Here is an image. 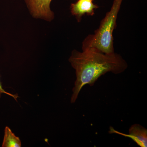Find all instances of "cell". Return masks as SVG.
Instances as JSON below:
<instances>
[{
    "label": "cell",
    "mask_w": 147,
    "mask_h": 147,
    "mask_svg": "<svg viewBox=\"0 0 147 147\" xmlns=\"http://www.w3.org/2000/svg\"><path fill=\"white\" fill-rule=\"evenodd\" d=\"M123 1L114 0L111 9L101 21L99 28L94 34L90 35L84 40L83 49L92 48L105 54L114 53L113 32Z\"/></svg>",
    "instance_id": "cell-2"
},
{
    "label": "cell",
    "mask_w": 147,
    "mask_h": 147,
    "mask_svg": "<svg viewBox=\"0 0 147 147\" xmlns=\"http://www.w3.org/2000/svg\"><path fill=\"white\" fill-rule=\"evenodd\" d=\"M52 0H25L27 6L33 17L51 21L54 13L50 9Z\"/></svg>",
    "instance_id": "cell-3"
},
{
    "label": "cell",
    "mask_w": 147,
    "mask_h": 147,
    "mask_svg": "<svg viewBox=\"0 0 147 147\" xmlns=\"http://www.w3.org/2000/svg\"><path fill=\"white\" fill-rule=\"evenodd\" d=\"M109 133L117 134L132 139L141 147H147V129L139 124H134L129 129L128 134H124L117 131L110 126Z\"/></svg>",
    "instance_id": "cell-4"
},
{
    "label": "cell",
    "mask_w": 147,
    "mask_h": 147,
    "mask_svg": "<svg viewBox=\"0 0 147 147\" xmlns=\"http://www.w3.org/2000/svg\"><path fill=\"white\" fill-rule=\"evenodd\" d=\"M5 94L8 95L10 96H11V97H13V98H15L16 100V98L18 97V96H17V95H14L11 94L9 93L6 92L4 89L3 88L1 84V82H0V98L2 94Z\"/></svg>",
    "instance_id": "cell-7"
},
{
    "label": "cell",
    "mask_w": 147,
    "mask_h": 147,
    "mask_svg": "<svg viewBox=\"0 0 147 147\" xmlns=\"http://www.w3.org/2000/svg\"><path fill=\"white\" fill-rule=\"evenodd\" d=\"M2 147H21V142L19 137L12 132L9 127L6 126L3 139Z\"/></svg>",
    "instance_id": "cell-6"
},
{
    "label": "cell",
    "mask_w": 147,
    "mask_h": 147,
    "mask_svg": "<svg viewBox=\"0 0 147 147\" xmlns=\"http://www.w3.org/2000/svg\"><path fill=\"white\" fill-rule=\"evenodd\" d=\"M93 0H79L76 2L71 4V12L72 15L76 16L78 21L85 14L92 16L94 14V9L98 7L93 2Z\"/></svg>",
    "instance_id": "cell-5"
},
{
    "label": "cell",
    "mask_w": 147,
    "mask_h": 147,
    "mask_svg": "<svg viewBox=\"0 0 147 147\" xmlns=\"http://www.w3.org/2000/svg\"><path fill=\"white\" fill-rule=\"evenodd\" d=\"M69 61L75 69L76 76L71 103L76 102L85 85L92 86L99 77L107 72L119 74L127 67L126 61L118 54H105L92 48L83 49L82 52L74 50Z\"/></svg>",
    "instance_id": "cell-1"
}]
</instances>
